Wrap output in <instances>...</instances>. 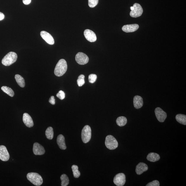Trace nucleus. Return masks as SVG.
Instances as JSON below:
<instances>
[{"mask_svg": "<svg viewBox=\"0 0 186 186\" xmlns=\"http://www.w3.org/2000/svg\"><path fill=\"white\" fill-rule=\"evenodd\" d=\"M5 18V15L1 12H0V21L2 20H4Z\"/></svg>", "mask_w": 186, "mask_h": 186, "instance_id": "obj_34", "label": "nucleus"}, {"mask_svg": "<svg viewBox=\"0 0 186 186\" xmlns=\"http://www.w3.org/2000/svg\"><path fill=\"white\" fill-rule=\"evenodd\" d=\"M155 113L156 118L158 121L163 122L167 117V114L165 112L159 107H157L155 110Z\"/></svg>", "mask_w": 186, "mask_h": 186, "instance_id": "obj_9", "label": "nucleus"}, {"mask_svg": "<svg viewBox=\"0 0 186 186\" xmlns=\"http://www.w3.org/2000/svg\"><path fill=\"white\" fill-rule=\"evenodd\" d=\"M1 89L3 91L11 97H13L14 95V92L11 88L7 86H3Z\"/></svg>", "mask_w": 186, "mask_h": 186, "instance_id": "obj_24", "label": "nucleus"}, {"mask_svg": "<svg viewBox=\"0 0 186 186\" xmlns=\"http://www.w3.org/2000/svg\"><path fill=\"white\" fill-rule=\"evenodd\" d=\"M105 143L107 148L111 150L116 149L118 146L117 140L111 135H108L106 137Z\"/></svg>", "mask_w": 186, "mask_h": 186, "instance_id": "obj_4", "label": "nucleus"}, {"mask_svg": "<svg viewBox=\"0 0 186 186\" xmlns=\"http://www.w3.org/2000/svg\"><path fill=\"white\" fill-rule=\"evenodd\" d=\"M139 26L138 24H134L124 25L122 27V30L125 32H134L138 29Z\"/></svg>", "mask_w": 186, "mask_h": 186, "instance_id": "obj_14", "label": "nucleus"}, {"mask_svg": "<svg viewBox=\"0 0 186 186\" xmlns=\"http://www.w3.org/2000/svg\"><path fill=\"white\" fill-rule=\"evenodd\" d=\"M23 121L27 127L31 128L33 126V122L31 116L27 113H24L23 116Z\"/></svg>", "mask_w": 186, "mask_h": 186, "instance_id": "obj_15", "label": "nucleus"}, {"mask_svg": "<svg viewBox=\"0 0 186 186\" xmlns=\"http://www.w3.org/2000/svg\"><path fill=\"white\" fill-rule=\"evenodd\" d=\"M56 96L60 100H63L65 98V94L64 92L62 90L60 91V92L57 94Z\"/></svg>", "mask_w": 186, "mask_h": 186, "instance_id": "obj_30", "label": "nucleus"}, {"mask_svg": "<svg viewBox=\"0 0 186 186\" xmlns=\"http://www.w3.org/2000/svg\"><path fill=\"white\" fill-rule=\"evenodd\" d=\"M46 136L48 139L52 140L53 138L54 132L53 129L52 127H49L46 129L45 132Z\"/></svg>", "mask_w": 186, "mask_h": 186, "instance_id": "obj_23", "label": "nucleus"}, {"mask_svg": "<svg viewBox=\"0 0 186 186\" xmlns=\"http://www.w3.org/2000/svg\"><path fill=\"white\" fill-rule=\"evenodd\" d=\"M99 0H88V5L91 8H94L98 3Z\"/></svg>", "mask_w": 186, "mask_h": 186, "instance_id": "obj_28", "label": "nucleus"}, {"mask_svg": "<svg viewBox=\"0 0 186 186\" xmlns=\"http://www.w3.org/2000/svg\"><path fill=\"white\" fill-rule=\"evenodd\" d=\"M127 122V120L126 118L124 116H121L118 117L116 120V122L118 125L120 126H123L126 125Z\"/></svg>", "mask_w": 186, "mask_h": 186, "instance_id": "obj_22", "label": "nucleus"}, {"mask_svg": "<svg viewBox=\"0 0 186 186\" xmlns=\"http://www.w3.org/2000/svg\"><path fill=\"white\" fill-rule=\"evenodd\" d=\"M160 183L158 180H154L148 183L146 186H159Z\"/></svg>", "mask_w": 186, "mask_h": 186, "instance_id": "obj_31", "label": "nucleus"}, {"mask_svg": "<svg viewBox=\"0 0 186 186\" xmlns=\"http://www.w3.org/2000/svg\"><path fill=\"white\" fill-rule=\"evenodd\" d=\"M113 182L117 186H124L126 182L125 175L123 173H120L117 174L114 177Z\"/></svg>", "mask_w": 186, "mask_h": 186, "instance_id": "obj_7", "label": "nucleus"}, {"mask_svg": "<svg viewBox=\"0 0 186 186\" xmlns=\"http://www.w3.org/2000/svg\"><path fill=\"white\" fill-rule=\"evenodd\" d=\"M15 78L17 83L20 87L22 88L25 87V84L24 78L20 75L18 74L16 75Z\"/></svg>", "mask_w": 186, "mask_h": 186, "instance_id": "obj_21", "label": "nucleus"}, {"mask_svg": "<svg viewBox=\"0 0 186 186\" xmlns=\"http://www.w3.org/2000/svg\"><path fill=\"white\" fill-rule=\"evenodd\" d=\"M41 35L48 44L50 45H54V38L49 33L46 31H43L41 32Z\"/></svg>", "mask_w": 186, "mask_h": 186, "instance_id": "obj_13", "label": "nucleus"}, {"mask_svg": "<svg viewBox=\"0 0 186 186\" xmlns=\"http://www.w3.org/2000/svg\"><path fill=\"white\" fill-rule=\"evenodd\" d=\"M177 121L179 124L186 125V116L182 114H178L175 117Z\"/></svg>", "mask_w": 186, "mask_h": 186, "instance_id": "obj_20", "label": "nucleus"}, {"mask_svg": "<svg viewBox=\"0 0 186 186\" xmlns=\"http://www.w3.org/2000/svg\"><path fill=\"white\" fill-rule=\"evenodd\" d=\"M33 151L35 155H43L45 153V149L43 146L37 142L34 143Z\"/></svg>", "mask_w": 186, "mask_h": 186, "instance_id": "obj_11", "label": "nucleus"}, {"mask_svg": "<svg viewBox=\"0 0 186 186\" xmlns=\"http://www.w3.org/2000/svg\"><path fill=\"white\" fill-rule=\"evenodd\" d=\"M27 179L36 186H39L43 183V179L39 174L36 173H28L27 175Z\"/></svg>", "mask_w": 186, "mask_h": 186, "instance_id": "obj_2", "label": "nucleus"}, {"mask_svg": "<svg viewBox=\"0 0 186 186\" xmlns=\"http://www.w3.org/2000/svg\"><path fill=\"white\" fill-rule=\"evenodd\" d=\"M147 160L151 162H155L160 159L159 155L155 153H150L148 155L147 158Z\"/></svg>", "mask_w": 186, "mask_h": 186, "instance_id": "obj_19", "label": "nucleus"}, {"mask_svg": "<svg viewBox=\"0 0 186 186\" xmlns=\"http://www.w3.org/2000/svg\"><path fill=\"white\" fill-rule=\"evenodd\" d=\"M9 154L5 146L0 145V159L4 161L9 160Z\"/></svg>", "mask_w": 186, "mask_h": 186, "instance_id": "obj_10", "label": "nucleus"}, {"mask_svg": "<svg viewBox=\"0 0 186 186\" xmlns=\"http://www.w3.org/2000/svg\"><path fill=\"white\" fill-rule=\"evenodd\" d=\"M84 76L83 75H80L77 80V84L78 86H81L84 85L85 84L84 81Z\"/></svg>", "mask_w": 186, "mask_h": 186, "instance_id": "obj_27", "label": "nucleus"}, {"mask_svg": "<svg viewBox=\"0 0 186 186\" xmlns=\"http://www.w3.org/2000/svg\"><path fill=\"white\" fill-rule=\"evenodd\" d=\"M49 102L51 103V104L52 105H54L55 104V99L54 96L51 97L49 100Z\"/></svg>", "mask_w": 186, "mask_h": 186, "instance_id": "obj_32", "label": "nucleus"}, {"mask_svg": "<svg viewBox=\"0 0 186 186\" xmlns=\"http://www.w3.org/2000/svg\"><path fill=\"white\" fill-rule=\"evenodd\" d=\"M76 62L80 65H84L88 63L89 58L85 54L81 52H78L76 55L75 57Z\"/></svg>", "mask_w": 186, "mask_h": 186, "instance_id": "obj_8", "label": "nucleus"}, {"mask_svg": "<svg viewBox=\"0 0 186 186\" xmlns=\"http://www.w3.org/2000/svg\"><path fill=\"white\" fill-rule=\"evenodd\" d=\"M133 7L134 9L131 11L130 15L132 17H138L141 16L142 14L143 10L142 7L139 4L135 3L134 4Z\"/></svg>", "mask_w": 186, "mask_h": 186, "instance_id": "obj_6", "label": "nucleus"}, {"mask_svg": "<svg viewBox=\"0 0 186 186\" xmlns=\"http://www.w3.org/2000/svg\"><path fill=\"white\" fill-rule=\"evenodd\" d=\"M148 169V167L144 163H140L136 166V172L138 175H141Z\"/></svg>", "mask_w": 186, "mask_h": 186, "instance_id": "obj_16", "label": "nucleus"}, {"mask_svg": "<svg viewBox=\"0 0 186 186\" xmlns=\"http://www.w3.org/2000/svg\"><path fill=\"white\" fill-rule=\"evenodd\" d=\"M134 104L135 108L139 109L143 106V99L140 96H136L134 98Z\"/></svg>", "mask_w": 186, "mask_h": 186, "instance_id": "obj_18", "label": "nucleus"}, {"mask_svg": "<svg viewBox=\"0 0 186 186\" xmlns=\"http://www.w3.org/2000/svg\"><path fill=\"white\" fill-rule=\"evenodd\" d=\"M71 168L73 172L74 177L76 178H78L79 177L80 175V173L79 170H78V166L75 165H73L72 166Z\"/></svg>", "mask_w": 186, "mask_h": 186, "instance_id": "obj_26", "label": "nucleus"}, {"mask_svg": "<svg viewBox=\"0 0 186 186\" xmlns=\"http://www.w3.org/2000/svg\"><path fill=\"white\" fill-rule=\"evenodd\" d=\"M84 35L86 40L90 42H94L97 40L96 34L89 29H86L84 32Z\"/></svg>", "mask_w": 186, "mask_h": 186, "instance_id": "obj_12", "label": "nucleus"}, {"mask_svg": "<svg viewBox=\"0 0 186 186\" xmlns=\"http://www.w3.org/2000/svg\"><path fill=\"white\" fill-rule=\"evenodd\" d=\"M17 59V55L15 52H10L4 57L2 60V63L5 66H9L15 62Z\"/></svg>", "mask_w": 186, "mask_h": 186, "instance_id": "obj_3", "label": "nucleus"}, {"mask_svg": "<svg viewBox=\"0 0 186 186\" xmlns=\"http://www.w3.org/2000/svg\"><path fill=\"white\" fill-rule=\"evenodd\" d=\"M57 143L59 147L61 149L65 150L66 149L67 147L65 145V138L62 134L59 135L57 138Z\"/></svg>", "mask_w": 186, "mask_h": 186, "instance_id": "obj_17", "label": "nucleus"}, {"mask_svg": "<svg viewBox=\"0 0 186 186\" xmlns=\"http://www.w3.org/2000/svg\"><path fill=\"white\" fill-rule=\"evenodd\" d=\"M31 0H23V3L25 5H28L31 3Z\"/></svg>", "mask_w": 186, "mask_h": 186, "instance_id": "obj_33", "label": "nucleus"}, {"mask_svg": "<svg viewBox=\"0 0 186 186\" xmlns=\"http://www.w3.org/2000/svg\"><path fill=\"white\" fill-rule=\"evenodd\" d=\"M60 179L62 181L61 185L67 186L68 185L69 182V179L66 174H63L61 175Z\"/></svg>", "mask_w": 186, "mask_h": 186, "instance_id": "obj_25", "label": "nucleus"}, {"mask_svg": "<svg viewBox=\"0 0 186 186\" xmlns=\"http://www.w3.org/2000/svg\"><path fill=\"white\" fill-rule=\"evenodd\" d=\"M97 79V76L96 75L94 74H92L89 76L88 79L89 81L91 83H94Z\"/></svg>", "mask_w": 186, "mask_h": 186, "instance_id": "obj_29", "label": "nucleus"}, {"mask_svg": "<svg viewBox=\"0 0 186 186\" xmlns=\"http://www.w3.org/2000/svg\"><path fill=\"white\" fill-rule=\"evenodd\" d=\"M91 136V128L89 126H85L82 129L81 132V139L82 141L84 143H87L90 140Z\"/></svg>", "mask_w": 186, "mask_h": 186, "instance_id": "obj_5", "label": "nucleus"}, {"mask_svg": "<svg viewBox=\"0 0 186 186\" xmlns=\"http://www.w3.org/2000/svg\"><path fill=\"white\" fill-rule=\"evenodd\" d=\"M130 8H131V10H132L133 9H134V7H133H133H130Z\"/></svg>", "mask_w": 186, "mask_h": 186, "instance_id": "obj_35", "label": "nucleus"}, {"mask_svg": "<svg viewBox=\"0 0 186 186\" xmlns=\"http://www.w3.org/2000/svg\"><path fill=\"white\" fill-rule=\"evenodd\" d=\"M67 69V63L65 60L61 59L56 65L54 70L55 75L57 77L62 76L66 73Z\"/></svg>", "mask_w": 186, "mask_h": 186, "instance_id": "obj_1", "label": "nucleus"}]
</instances>
